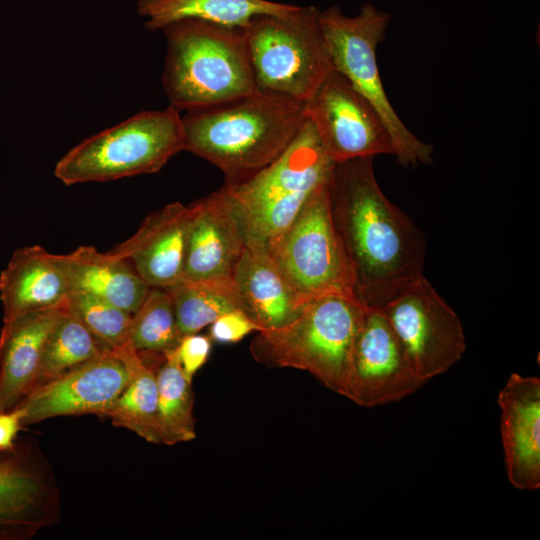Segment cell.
Here are the masks:
<instances>
[{"instance_id":"obj_1","label":"cell","mask_w":540,"mask_h":540,"mask_svg":"<svg viewBox=\"0 0 540 540\" xmlns=\"http://www.w3.org/2000/svg\"><path fill=\"white\" fill-rule=\"evenodd\" d=\"M374 157L335 164L330 179L334 226L352 267L357 299L382 308L423 275L426 241L422 231L382 192Z\"/></svg>"},{"instance_id":"obj_2","label":"cell","mask_w":540,"mask_h":540,"mask_svg":"<svg viewBox=\"0 0 540 540\" xmlns=\"http://www.w3.org/2000/svg\"><path fill=\"white\" fill-rule=\"evenodd\" d=\"M181 115L184 146L239 182L274 161L303 126L304 104L256 89L230 101Z\"/></svg>"},{"instance_id":"obj_3","label":"cell","mask_w":540,"mask_h":540,"mask_svg":"<svg viewBox=\"0 0 540 540\" xmlns=\"http://www.w3.org/2000/svg\"><path fill=\"white\" fill-rule=\"evenodd\" d=\"M161 30L167 40L162 82L169 106L199 109L257 89L244 29L188 18Z\"/></svg>"},{"instance_id":"obj_4","label":"cell","mask_w":540,"mask_h":540,"mask_svg":"<svg viewBox=\"0 0 540 540\" xmlns=\"http://www.w3.org/2000/svg\"><path fill=\"white\" fill-rule=\"evenodd\" d=\"M334 167L306 117L293 141L274 161L239 182L225 183L241 219L246 245L264 249L285 231L314 192L329 181Z\"/></svg>"},{"instance_id":"obj_5","label":"cell","mask_w":540,"mask_h":540,"mask_svg":"<svg viewBox=\"0 0 540 540\" xmlns=\"http://www.w3.org/2000/svg\"><path fill=\"white\" fill-rule=\"evenodd\" d=\"M365 308L351 296L312 299L287 324L258 331L251 353L269 367L307 371L344 396L349 358Z\"/></svg>"},{"instance_id":"obj_6","label":"cell","mask_w":540,"mask_h":540,"mask_svg":"<svg viewBox=\"0 0 540 540\" xmlns=\"http://www.w3.org/2000/svg\"><path fill=\"white\" fill-rule=\"evenodd\" d=\"M315 6L255 16L244 29L256 88L307 102L334 71Z\"/></svg>"},{"instance_id":"obj_7","label":"cell","mask_w":540,"mask_h":540,"mask_svg":"<svg viewBox=\"0 0 540 540\" xmlns=\"http://www.w3.org/2000/svg\"><path fill=\"white\" fill-rule=\"evenodd\" d=\"M183 146L179 110L142 111L81 141L59 159L54 175L71 186L156 173Z\"/></svg>"},{"instance_id":"obj_8","label":"cell","mask_w":540,"mask_h":540,"mask_svg":"<svg viewBox=\"0 0 540 540\" xmlns=\"http://www.w3.org/2000/svg\"><path fill=\"white\" fill-rule=\"evenodd\" d=\"M330 179L264 247L301 306L326 295L357 298L352 267L331 215Z\"/></svg>"},{"instance_id":"obj_9","label":"cell","mask_w":540,"mask_h":540,"mask_svg":"<svg viewBox=\"0 0 540 540\" xmlns=\"http://www.w3.org/2000/svg\"><path fill=\"white\" fill-rule=\"evenodd\" d=\"M389 21V14L370 3L364 4L354 17L344 15L337 6L320 12L334 70L343 74L378 111L392 138L398 163L415 167L431 163L434 149L405 126L385 93L376 49L385 38Z\"/></svg>"},{"instance_id":"obj_10","label":"cell","mask_w":540,"mask_h":540,"mask_svg":"<svg viewBox=\"0 0 540 540\" xmlns=\"http://www.w3.org/2000/svg\"><path fill=\"white\" fill-rule=\"evenodd\" d=\"M380 310L424 382L446 372L463 356L462 323L424 275L403 287Z\"/></svg>"},{"instance_id":"obj_11","label":"cell","mask_w":540,"mask_h":540,"mask_svg":"<svg viewBox=\"0 0 540 540\" xmlns=\"http://www.w3.org/2000/svg\"><path fill=\"white\" fill-rule=\"evenodd\" d=\"M304 111L323 150L335 164L395 154L392 138L378 111L335 70L304 103Z\"/></svg>"},{"instance_id":"obj_12","label":"cell","mask_w":540,"mask_h":540,"mask_svg":"<svg viewBox=\"0 0 540 540\" xmlns=\"http://www.w3.org/2000/svg\"><path fill=\"white\" fill-rule=\"evenodd\" d=\"M60 517V490L37 442L0 450V540H30Z\"/></svg>"},{"instance_id":"obj_13","label":"cell","mask_w":540,"mask_h":540,"mask_svg":"<svg viewBox=\"0 0 540 540\" xmlns=\"http://www.w3.org/2000/svg\"><path fill=\"white\" fill-rule=\"evenodd\" d=\"M424 383L383 312L366 307L349 358L344 396L375 407L401 400Z\"/></svg>"},{"instance_id":"obj_14","label":"cell","mask_w":540,"mask_h":540,"mask_svg":"<svg viewBox=\"0 0 540 540\" xmlns=\"http://www.w3.org/2000/svg\"><path fill=\"white\" fill-rule=\"evenodd\" d=\"M129 378L130 366L121 348H109L36 386L15 408L22 412V426L57 416H106Z\"/></svg>"},{"instance_id":"obj_15","label":"cell","mask_w":540,"mask_h":540,"mask_svg":"<svg viewBox=\"0 0 540 540\" xmlns=\"http://www.w3.org/2000/svg\"><path fill=\"white\" fill-rule=\"evenodd\" d=\"M183 279L233 284L246 234L224 187L190 205Z\"/></svg>"},{"instance_id":"obj_16","label":"cell","mask_w":540,"mask_h":540,"mask_svg":"<svg viewBox=\"0 0 540 540\" xmlns=\"http://www.w3.org/2000/svg\"><path fill=\"white\" fill-rule=\"evenodd\" d=\"M190 220V205L167 204L111 251L127 260L149 287L168 288L183 275Z\"/></svg>"},{"instance_id":"obj_17","label":"cell","mask_w":540,"mask_h":540,"mask_svg":"<svg viewBox=\"0 0 540 540\" xmlns=\"http://www.w3.org/2000/svg\"><path fill=\"white\" fill-rule=\"evenodd\" d=\"M507 476L520 490L540 488V379L512 373L498 395Z\"/></svg>"},{"instance_id":"obj_18","label":"cell","mask_w":540,"mask_h":540,"mask_svg":"<svg viewBox=\"0 0 540 540\" xmlns=\"http://www.w3.org/2000/svg\"><path fill=\"white\" fill-rule=\"evenodd\" d=\"M69 294L57 254L40 245L15 250L0 273L3 322L30 312L62 307Z\"/></svg>"},{"instance_id":"obj_19","label":"cell","mask_w":540,"mask_h":540,"mask_svg":"<svg viewBox=\"0 0 540 540\" xmlns=\"http://www.w3.org/2000/svg\"><path fill=\"white\" fill-rule=\"evenodd\" d=\"M62 307L30 312L3 322L0 333V412L17 407L34 388L48 336Z\"/></svg>"},{"instance_id":"obj_20","label":"cell","mask_w":540,"mask_h":540,"mask_svg":"<svg viewBox=\"0 0 540 540\" xmlns=\"http://www.w3.org/2000/svg\"><path fill=\"white\" fill-rule=\"evenodd\" d=\"M57 256L70 293L89 294L133 314L150 289L132 265L112 251L82 245Z\"/></svg>"},{"instance_id":"obj_21","label":"cell","mask_w":540,"mask_h":540,"mask_svg":"<svg viewBox=\"0 0 540 540\" xmlns=\"http://www.w3.org/2000/svg\"><path fill=\"white\" fill-rule=\"evenodd\" d=\"M233 284L239 309L261 330L287 324L302 307L263 248L246 245L235 268Z\"/></svg>"},{"instance_id":"obj_22","label":"cell","mask_w":540,"mask_h":540,"mask_svg":"<svg viewBox=\"0 0 540 540\" xmlns=\"http://www.w3.org/2000/svg\"><path fill=\"white\" fill-rule=\"evenodd\" d=\"M296 7L268 0H140L137 10L148 30L188 18L245 29L257 15H281Z\"/></svg>"},{"instance_id":"obj_23","label":"cell","mask_w":540,"mask_h":540,"mask_svg":"<svg viewBox=\"0 0 540 540\" xmlns=\"http://www.w3.org/2000/svg\"><path fill=\"white\" fill-rule=\"evenodd\" d=\"M120 348L129 363L130 378L106 417L114 426L128 429L150 443L160 444L156 370L129 341Z\"/></svg>"},{"instance_id":"obj_24","label":"cell","mask_w":540,"mask_h":540,"mask_svg":"<svg viewBox=\"0 0 540 540\" xmlns=\"http://www.w3.org/2000/svg\"><path fill=\"white\" fill-rule=\"evenodd\" d=\"M156 375L157 419L161 443L175 445L194 440L196 432L192 380L183 372L176 348L162 353V362Z\"/></svg>"},{"instance_id":"obj_25","label":"cell","mask_w":540,"mask_h":540,"mask_svg":"<svg viewBox=\"0 0 540 540\" xmlns=\"http://www.w3.org/2000/svg\"><path fill=\"white\" fill-rule=\"evenodd\" d=\"M109 348L63 305L48 336L34 388Z\"/></svg>"},{"instance_id":"obj_26","label":"cell","mask_w":540,"mask_h":540,"mask_svg":"<svg viewBox=\"0 0 540 540\" xmlns=\"http://www.w3.org/2000/svg\"><path fill=\"white\" fill-rule=\"evenodd\" d=\"M172 297L182 336L198 333L222 314L239 309L232 285L181 278L165 288Z\"/></svg>"},{"instance_id":"obj_27","label":"cell","mask_w":540,"mask_h":540,"mask_svg":"<svg viewBox=\"0 0 540 540\" xmlns=\"http://www.w3.org/2000/svg\"><path fill=\"white\" fill-rule=\"evenodd\" d=\"M182 337L171 295L164 288L150 287L132 314L129 342L138 352L162 354L176 348Z\"/></svg>"},{"instance_id":"obj_28","label":"cell","mask_w":540,"mask_h":540,"mask_svg":"<svg viewBox=\"0 0 540 540\" xmlns=\"http://www.w3.org/2000/svg\"><path fill=\"white\" fill-rule=\"evenodd\" d=\"M64 306L110 348L129 341L132 314L101 298L72 292Z\"/></svg>"},{"instance_id":"obj_29","label":"cell","mask_w":540,"mask_h":540,"mask_svg":"<svg viewBox=\"0 0 540 540\" xmlns=\"http://www.w3.org/2000/svg\"><path fill=\"white\" fill-rule=\"evenodd\" d=\"M209 329V337L213 342L232 344L241 341L253 331L261 328L242 310L233 309L219 316Z\"/></svg>"},{"instance_id":"obj_30","label":"cell","mask_w":540,"mask_h":540,"mask_svg":"<svg viewBox=\"0 0 540 540\" xmlns=\"http://www.w3.org/2000/svg\"><path fill=\"white\" fill-rule=\"evenodd\" d=\"M212 342L209 336L198 333L184 335L181 338L176 353L183 372L190 380L207 362Z\"/></svg>"},{"instance_id":"obj_31","label":"cell","mask_w":540,"mask_h":540,"mask_svg":"<svg viewBox=\"0 0 540 540\" xmlns=\"http://www.w3.org/2000/svg\"><path fill=\"white\" fill-rule=\"evenodd\" d=\"M21 426L22 412L19 408L0 412V450H7L14 446Z\"/></svg>"}]
</instances>
